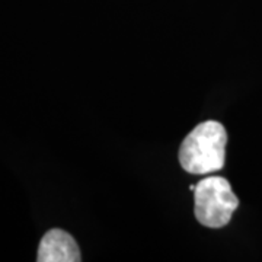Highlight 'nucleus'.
Masks as SVG:
<instances>
[{
	"mask_svg": "<svg viewBox=\"0 0 262 262\" xmlns=\"http://www.w3.org/2000/svg\"><path fill=\"white\" fill-rule=\"evenodd\" d=\"M227 133L219 121L198 124L179 147V163L188 173L206 175L225 166Z\"/></svg>",
	"mask_w": 262,
	"mask_h": 262,
	"instance_id": "1",
	"label": "nucleus"
},
{
	"mask_svg": "<svg viewBox=\"0 0 262 262\" xmlns=\"http://www.w3.org/2000/svg\"><path fill=\"white\" fill-rule=\"evenodd\" d=\"M82 259L79 246L70 234L53 229L44 234L38 248V262H79Z\"/></svg>",
	"mask_w": 262,
	"mask_h": 262,
	"instance_id": "3",
	"label": "nucleus"
},
{
	"mask_svg": "<svg viewBox=\"0 0 262 262\" xmlns=\"http://www.w3.org/2000/svg\"><path fill=\"white\" fill-rule=\"evenodd\" d=\"M195 217L203 226L220 229L226 226L239 200L234 195L229 181L223 177H208L195 185Z\"/></svg>",
	"mask_w": 262,
	"mask_h": 262,
	"instance_id": "2",
	"label": "nucleus"
}]
</instances>
